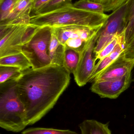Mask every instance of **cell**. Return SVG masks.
Segmentation results:
<instances>
[{
  "label": "cell",
  "instance_id": "16",
  "mask_svg": "<svg viewBox=\"0 0 134 134\" xmlns=\"http://www.w3.org/2000/svg\"><path fill=\"white\" fill-rule=\"evenodd\" d=\"M126 19L125 38L127 46L134 36V0H130L127 4Z\"/></svg>",
  "mask_w": 134,
  "mask_h": 134
},
{
  "label": "cell",
  "instance_id": "2",
  "mask_svg": "<svg viewBox=\"0 0 134 134\" xmlns=\"http://www.w3.org/2000/svg\"><path fill=\"white\" fill-rule=\"evenodd\" d=\"M109 15L95 13L75 8L73 4L46 14L33 15L30 24L37 27L78 25L96 27L104 24Z\"/></svg>",
  "mask_w": 134,
  "mask_h": 134
},
{
  "label": "cell",
  "instance_id": "5",
  "mask_svg": "<svg viewBox=\"0 0 134 134\" xmlns=\"http://www.w3.org/2000/svg\"><path fill=\"white\" fill-rule=\"evenodd\" d=\"M104 24L96 27L71 25L52 27L53 31L65 49L80 53Z\"/></svg>",
  "mask_w": 134,
  "mask_h": 134
},
{
  "label": "cell",
  "instance_id": "20",
  "mask_svg": "<svg viewBox=\"0 0 134 134\" xmlns=\"http://www.w3.org/2000/svg\"><path fill=\"white\" fill-rule=\"evenodd\" d=\"M72 4V0H51L34 15L46 14Z\"/></svg>",
  "mask_w": 134,
  "mask_h": 134
},
{
  "label": "cell",
  "instance_id": "13",
  "mask_svg": "<svg viewBox=\"0 0 134 134\" xmlns=\"http://www.w3.org/2000/svg\"><path fill=\"white\" fill-rule=\"evenodd\" d=\"M65 48L60 43L53 31H52V37L49 49V55L51 61V64L64 66V57Z\"/></svg>",
  "mask_w": 134,
  "mask_h": 134
},
{
  "label": "cell",
  "instance_id": "12",
  "mask_svg": "<svg viewBox=\"0 0 134 134\" xmlns=\"http://www.w3.org/2000/svg\"><path fill=\"white\" fill-rule=\"evenodd\" d=\"M125 35V31L122 34L119 42L112 52L108 55L101 60L98 61L96 64L90 82H93V80L98 75L115 62L120 55L125 51L126 47Z\"/></svg>",
  "mask_w": 134,
  "mask_h": 134
},
{
  "label": "cell",
  "instance_id": "18",
  "mask_svg": "<svg viewBox=\"0 0 134 134\" xmlns=\"http://www.w3.org/2000/svg\"><path fill=\"white\" fill-rule=\"evenodd\" d=\"M22 73L21 69L17 67L0 66V84L16 80Z\"/></svg>",
  "mask_w": 134,
  "mask_h": 134
},
{
  "label": "cell",
  "instance_id": "22",
  "mask_svg": "<svg viewBox=\"0 0 134 134\" xmlns=\"http://www.w3.org/2000/svg\"><path fill=\"white\" fill-rule=\"evenodd\" d=\"M125 31H124L121 34L116 35L111 41L109 42L102 50H101L97 54L95 55L94 58L96 63L98 60L99 61L101 60L112 52L117 45V43L119 42V40L122 34Z\"/></svg>",
  "mask_w": 134,
  "mask_h": 134
},
{
  "label": "cell",
  "instance_id": "11",
  "mask_svg": "<svg viewBox=\"0 0 134 134\" xmlns=\"http://www.w3.org/2000/svg\"><path fill=\"white\" fill-rule=\"evenodd\" d=\"M34 0H18L8 19L0 26L30 24Z\"/></svg>",
  "mask_w": 134,
  "mask_h": 134
},
{
  "label": "cell",
  "instance_id": "4",
  "mask_svg": "<svg viewBox=\"0 0 134 134\" xmlns=\"http://www.w3.org/2000/svg\"><path fill=\"white\" fill-rule=\"evenodd\" d=\"M52 27H37L27 41L22 46L21 52L27 57L34 69L51 64L49 49Z\"/></svg>",
  "mask_w": 134,
  "mask_h": 134
},
{
  "label": "cell",
  "instance_id": "23",
  "mask_svg": "<svg viewBox=\"0 0 134 134\" xmlns=\"http://www.w3.org/2000/svg\"><path fill=\"white\" fill-rule=\"evenodd\" d=\"M18 0H0V24L4 22L9 16Z\"/></svg>",
  "mask_w": 134,
  "mask_h": 134
},
{
  "label": "cell",
  "instance_id": "10",
  "mask_svg": "<svg viewBox=\"0 0 134 134\" xmlns=\"http://www.w3.org/2000/svg\"><path fill=\"white\" fill-rule=\"evenodd\" d=\"M134 67V60L126 58L124 52L115 62L98 75L93 82L123 77L131 72Z\"/></svg>",
  "mask_w": 134,
  "mask_h": 134
},
{
  "label": "cell",
  "instance_id": "17",
  "mask_svg": "<svg viewBox=\"0 0 134 134\" xmlns=\"http://www.w3.org/2000/svg\"><path fill=\"white\" fill-rule=\"evenodd\" d=\"M79 59V53L73 49H66L64 57V67L70 72L76 70Z\"/></svg>",
  "mask_w": 134,
  "mask_h": 134
},
{
  "label": "cell",
  "instance_id": "1",
  "mask_svg": "<svg viewBox=\"0 0 134 134\" xmlns=\"http://www.w3.org/2000/svg\"><path fill=\"white\" fill-rule=\"evenodd\" d=\"M65 67L50 64L23 71L16 80L17 90L26 109L28 126L41 119L57 102L70 82Z\"/></svg>",
  "mask_w": 134,
  "mask_h": 134
},
{
  "label": "cell",
  "instance_id": "26",
  "mask_svg": "<svg viewBox=\"0 0 134 134\" xmlns=\"http://www.w3.org/2000/svg\"><path fill=\"white\" fill-rule=\"evenodd\" d=\"M51 0H34L31 12H33L34 15L40 9L45 6Z\"/></svg>",
  "mask_w": 134,
  "mask_h": 134
},
{
  "label": "cell",
  "instance_id": "3",
  "mask_svg": "<svg viewBox=\"0 0 134 134\" xmlns=\"http://www.w3.org/2000/svg\"><path fill=\"white\" fill-rule=\"evenodd\" d=\"M0 127L19 133L28 126L26 109L17 90L16 80L1 84Z\"/></svg>",
  "mask_w": 134,
  "mask_h": 134
},
{
  "label": "cell",
  "instance_id": "9",
  "mask_svg": "<svg viewBox=\"0 0 134 134\" xmlns=\"http://www.w3.org/2000/svg\"><path fill=\"white\" fill-rule=\"evenodd\" d=\"M131 82V72L123 77L94 81L90 90L102 98L116 99L128 89Z\"/></svg>",
  "mask_w": 134,
  "mask_h": 134
},
{
  "label": "cell",
  "instance_id": "24",
  "mask_svg": "<svg viewBox=\"0 0 134 134\" xmlns=\"http://www.w3.org/2000/svg\"><path fill=\"white\" fill-rule=\"evenodd\" d=\"M101 4L105 12H114L125 5L130 0H89Z\"/></svg>",
  "mask_w": 134,
  "mask_h": 134
},
{
  "label": "cell",
  "instance_id": "7",
  "mask_svg": "<svg viewBox=\"0 0 134 134\" xmlns=\"http://www.w3.org/2000/svg\"><path fill=\"white\" fill-rule=\"evenodd\" d=\"M127 4L109 15L99 31V37L94 50L95 55L102 50L116 35L126 31Z\"/></svg>",
  "mask_w": 134,
  "mask_h": 134
},
{
  "label": "cell",
  "instance_id": "19",
  "mask_svg": "<svg viewBox=\"0 0 134 134\" xmlns=\"http://www.w3.org/2000/svg\"><path fill=\"white\" fill-rule=\"evenodd\" d=\"M73 5L77 8L91 12L101 14L105 12L103 5L89 0H79Z\"/></svg>",
  "mask_w": 134,
  "mask_h": 134
},
{
  "label": "cell",
  "instance_id": "21",
  "mask_svg": "<svg viewBox=\"0 0 134 134\" xmlns=\"http://www.w3.org/2000/svg\"><path fill=\"white\" fill-rule=\"evenodd\" d=\"M21 134H78L70 130H58L50 128L31 127L26 129Z\"/></svg>",
  "mask_w": 134,
  "mask_h": 134
},
{
  "label": "cell",
  "instance_id": "14",
  "mask_svg": "<svg viewBox=\"0 0 134 134\" xmlns=\"http://www.w3.org/2000/svg\"><path fill=\"white\" fill-rule=\"evenodd\" d=\"M109 122L104 124L95 120H85L79 127L81 134H112Z\"/></svg>",
  "mask_w": 134,
  "mask_h": 134
},
{
  "label": "cell",
  "instance_id": "15",
  "mask_svg": "<svg viewBox=\"0 0 134 134\" xmlns=\"http://www.w3.org/2000/svg\"><path fill=\"white\" fill-rule=\"evenodd\" d=\"M0 66L17 67L22 71L31 68L30 61L22 52L0 58Z\"/></svg>",
  "mask_w": 134,
  "mask_h": 134
},
{
  "label": "cell",
  "instance_id": "25",
  "mask_svg": "<svg viewBox=\"0 0 134 134\" xmlns=\"http://www.w3.org/2000/svg\"><path fill=\"white\" fill-rule=\"evenodd\" d=\"M124 53L126 58L134 60V36L126 47Z\"/></svg>",
  "mask_w": 134,
  "mask_h": 134
},
{
  "label": "cell",
  "instance_id": "6",
  "mask_svg": "<svg viewBox=\"0 0 134 134\" xmlns=\"http://www.w3.org/2000/svg\"><path fill=\"white\" fill-rule=\"evenodd\" d=\"M37 27L31 24L0 26V58L21 53L22 46Z\"/></svg>",
  "mask_w": 134,
  "mask_h": 134
},
{
  "label": "cell",
  "instance_id": "8",
  "mask_svg": "<svg viewBox=\"0 0 134 134\" xmlns=\"http://www.w3.org/2000/svg\"><path fill=\"white\" fill-rule=\"evenodd\" d=\"M99 31L79 53L78 66L73 74L75 81L79 87L83 86L90 82L93 72L96 63L95 58L93 57V53L99 37Z\"/></svg>",
  "mask_w": 134,
  "mask_h": 134
}]
</instances>
